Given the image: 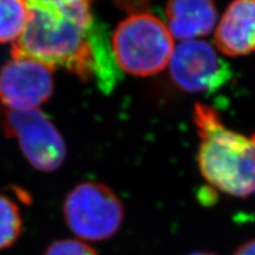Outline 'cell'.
Returning <instances> with one entry per match:
<instances>
[{"mask_svg":"<svg viewBox=\"0 0 255 255\" xmlns=\"http://www.w3.org/2000/svg\"><path fill=\"white\" fill-rule=\"evenodd\" d=\"M5 128L34 169L51 173L62 167L66 145L55 124L40 109L7 111Z\"/></svg>","mask_w":255,"mask_h":255,"instance_id":"cell-5","label":"cell"},{"mask_svg":"<svg viewBox=\"0 0 255 255\" xmlns=\"http://www.w3.org/2000/svg\"><path fill=\"white\" fill-rule=\"evenodd\" d=\"M169 69L175 85L189 94L212 92L231 78L228 64L209 43L200 39L182 41L175 47Z\"/></svg>","mask_w":255,"mask_h":255,"instance_id":"cell-6","label":"cell"},{"mask_svg":"<svg viewBox=\"0 0 255 255\" xmlns=\"http://www.w3.org/2000/svg\"><path fill=\"white\" fill-rule=\"evenodd\" d=\"M21 216L18 206L0 195V250L14 244L21 233Z\"/></svg>","mask_w":255,"mask_h":255,"instance_id":"cell-11","label":"cell"},{"mask_svg":"<svg viewBox=\"0 0 255 255\" xmlns=\"http://www.w3.org/2000/svg\"><path fill=\"white\" fill-rule=\"evenodd\" d=\"M189 255H215L212 253H205V252H196V253H191Z\"/></svg>","mask_w":255,"mask_h":255,"instance_id":"cell-15","label":"cell"},{"mask_svg":"<svg viewBox=\"0 0 255 255\" xmlns=\"http://www.w3.org/2000/svg\"><path fill=\"white\" fill-rule=\"evenodd\" d=\"M63 212L70 231L89 241L113 238L124 219L120 197L100 182H83L76 186L66 196Z\"/></svg>","mask_w":255,"mask_h":255,"instance_id":"cell-4","label":"cell"},{"mask_svg":"<svg viewBox=\"0 0 255 255\" xmlns=\"http://www.w3.org/2000/svg\"><path fill=\"white\" fill-rule=\"evenodd\" d=\"M200 138L197 162L202 176L234 197L255 194V132L242 135L225 126L213 108L197 103L193 113Z\"/></svg>","mask_w":255,"mask_h":255,"instance_id":"cell-2","label":"cell"},{"mask_svg":"<svg viewBox=\"0 0 255 255\" xmlns=\"http://www.w3.org/2000/svg\"><path fill=\"white\" fill-rule=\"evenodd\" d=\"M234 255H255V240L247 241L235 251Z\"/></svg>","mask_w":255,"mask_h":255,"instance_id":"cell-14","label":"cell"},{"mask_svg":"<svg viewBox=\"0 0 255 255\" xmlns=\"http://www.w3.org/2000/svg\"><path fill=\"white\" fill-rule=\"evenodd\" d=\"M175 50L167 25L149 12L130 14L121 21L111 38L117 65L129 75L148 77L164 70Z\"/></svg>","mask_w":255,"mask_h":255,"instance_id":"cell-3","label":"cell"},{"mask_svg":"<svg viewBox=\"0 0 255 255\" xmlns=\"http://www.w3.org/2000/svg\"><path fill=\"white\" fill-rule=\"evenodd\" d=\"M28 19L12 45V56H24L63 68L83 82L97 78L110 87L111 64L107 41L92 13V0H25Z\"/></svg>","mask_w":255,"mask_h":255,"instance_id":"cell-1","label":"cell"},{"mask_svg":"<svg viewBox=\"0 0 255 255\" xmlns=\"http://www.w3.org/2000/svg\"><path fill=\"white\" fill-rule=\"evenodd\" d=\"M44 255H97V253L85 242L66 239L51 244Z\"/></svg>","mask_w":255,"mask_h":255,"instance_id":"cell-12","label":"cell"},{"mask_svg":"<svg viewBox=\"0 0 255 255\" xmlns=\"http://www.w3.org/2000/svg\"><path fill=\"white\" fill-rule=\"evenodd\" d=\"M27 19L25 0H0V43L13 45L24 33Z\"/></svg>","mask_w":255,"mask_h":255,"instance_id":"cell-10","label":"cell"},{"mask_svg":"<svg viewBox=\"0 0 255 255\" xmlns=\"http://www.w3.org/2000/svg\"><path fill=\"white\" fill-rule=\"evenodd\" d=\"M214 41L229 57L255 52V0H233L215 28Z\"/></svg>","mask_w":255,"mask_h":255,"instance_id":"cell-8","label":"cell"},{"mask_svg":"<svg viewBox=\"0 0 255 255\" xmlns=\"http://www.w3.org/2000/svg\"><path fill=\"white\" fill-rule=\"evenodd\" d=\"M115 4L124 11L130 12L131 14L144 12L143 9L148 7L152 0H114Z\"/></svg>","mask_w":255,"mask_h":255,"instance_id":"cell-13","label":"cell"},{"mask_svg":"<svg viewBox=\"0 0 255 255\" xmlns=\"http://www.w3.org/2000/svg\"><path fill=\"white\" fill-rule=\"evenodd\" d=\"M167 27L182 41L205 37L215 28L218 11L214 0H168Z\"/></svg>","mask_w":255,"mask_h":255,"instance_id":"cell-9","label":"cell"},{"mask_svg":"<svg viewBox=\"0 0 255 255\" xmlns=\"http://www.w3.org/2000/svg\"><path fill=\"white\" fill-rule=\"evenodd\" d=\"M52 94V69L45 64L12 56L0 69V101L9 111L39 109Z\"/></svg>","mask_w":255,"mask_h":255,"instance_id":"cell-7","label":"cell"}]
</instances>
